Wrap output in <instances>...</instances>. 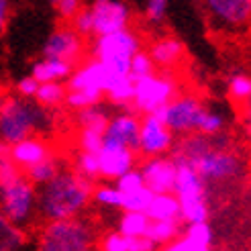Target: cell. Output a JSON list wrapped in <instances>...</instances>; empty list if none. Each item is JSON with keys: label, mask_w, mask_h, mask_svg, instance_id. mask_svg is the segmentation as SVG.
Here are the masks:
<instances>
[{"label": "cell", "mask_w": 251, "mask_h": 251, "mask_svg": "<svg viewBox=\"0 0 251 251\" xmlns=\"http://www.w3.org/2000/svg\"><path fill=\"white\" fill-rule=\"evenodd\" d=\"M170 155L176 164L194 168L208 188L212 184H235L247 174V157L227 133L215 137L200 133L178 137Z\"/></svg>", "instance_id": "cell-1"}, {"label": "cell", "mask_w": 251, "mask_h": 251, "mask_svg": "<svg viewBox=\"0 0 251 251\" xmlns=\"http://www.w3.org/2000/svg\"><path fill=\"white\" fill-rule=\"evenodd\" d=\"M94 182L72 168H64L47 184L37 188V210L41 221H64L82 217L92 202Z\"/></svg>", "instance_id": "cell-2"}, {"label": "cell", "mask_w": 251, "mask_h": 251, "mask_svg": "<svg viewBox=\"0 0 251 251\" xmlns=\"http://www.w3.org/2000/svg\"><path fill=\"white\" fill-rule=\"evenodd\" d=\"M55 129L53 110L41 106L35 98L19 94L2 96L0 102V141L6 147L31 135L47 137Z\"/></svg>", "instance_id": "cell-3"}, {"label": "cell", "mask_w": 251, "mask_h": 251, "mask_svg": "<svg viewBox=\"0 0 251 251\" xmlns=\"http://www.w3.org/2000/svg\"><path fill=\"white\" fill-rule=\"evenodd\" d=\"M98 229L90 219L43 221L35 251H98Z\"/></svg>", "instance_id": "cell-4"}, {"label": "cell", "mask_w": 251, "mask_h": 251, "mask_svg": "<svg viewBox=\"0 0 251 251\" xmlns=\"http://www.w3.org/2000/svg\"><path fill=\"white\" fill-rule=\"evenodd\" d=\"M143 49V37L135 29L127 27L115 33H106L92 39L90 55L102 61L112 76H131V59Z\"/></svg>", "instance_id": "cell-5"}, {"label": "cell", "mask_w": 251, "mask_h": 251, "mask_svg": "<svg viewBox=\"0 0 251 251\" xmlns=\"http://www.w3.org/2000/svg\"><path fill=\"white\" fill-rule=\"evenodd\" d=\"M174 196L180 202V217L182 223H202L210 217L208 204V186L196 174L194 168L178 164V174L174 182Z\"/></svg>", "instance_id": "cell-6"}, {"label": "cell", "mask_w": 251, "mask_h": 251, "mask_svg": "<svg viewBox=\"0 0 251 251\" xmlns=\"http://www.w3.org/2000/svg\"><path fill=\"white\" fill-rule=\"evenodd\" d=\"M0 210L23 229L35 227L39 210H37V186L23 172L10 182L0 186Z\"/></svg>", "instance_id": "cell-7"}, {"label": "cell", "mask_w": 251, "mask_h": 251, "mask_svg": "<svg viewBox=\"0 0 251 251\" xmlns=\"http://www.w3.org/2000/svg\"><path fill=\"white\" fill-rule=\"evenodd\" d=\"M208 27L219 35H245L251 31V0H198Z\"/></svg>", "instance_id": "cell-8"}, {"label": "cell", "mask_w": 251, "mask_h": 251, "mask_svg": "<svg viewBox=\"0 0 251 251\" xmlns=\"http://www.w3.org/2000/svg\"><path fill=\"white\" fill-rule=\"evenodd\" d=\"M180 94V80L172 70H155L153 74L135 80V96L131 110L139 115H151Z\"/></svg>", "instance_id": "cell-9"}, {"label": "cell", "mask_w": 251, "mask_h": 251, "mask_svg": "<svg viewBox=\"0 0 251 251\" xmlns=\"http://www.w3.org/2000/svg\"><path fill=\"white\" fill-rule=\"evenodd\" d=\"M204 100L196 96V94H176L166 106H161L157 112H151V115H157L161 121L166 123V127L176 135V137H184L196 133L198 127V119L204 110Z\"/></svg>", "instance_id": "cell-10"}, {"label": "cell", "mask_w": 251, "mask_h": 251, "mask_svg": "<svg viewBox=\"0 0 251 251\" xmlns=\"http://www.w3.org/2000/svg\"><path fill=\"white\" fill-rule=\"evenodd\" d=\"M88 8L92 15V39L131 27L133 10L127 0H90Z\"/></svg>", "instance_id": "cell-11"}, {"label": "cell", "mask_w": 251, "mask_h": 251, "mask_svg": "<svg viewBox=\"0 0 251 251\" xmlns=\"http://www.w3.org/2000/svg\"><path fill=\"white\" fill-rule=\"evenodd\" d=\"M41 55L78 66L82 59H86V39L74 31L70 25H61L47 35L41 47Z\"/></svg>", "instance_id": "cell-12"}, {"label": "cell", "mask_w": 251, "mask_h": 251, "mask_svg": "<svg viewBox=\"0 0 251 251\" xmlns=\"http://www.w3.org/2000/svg\"><path fill=\"white\" fill-rule=\"evenodd\" d=\"M176 137L166 123L157 115H141L139 127V141H137V153L139 157H155V155H170Z\"/></svg>", "instance_id": "cell-13"}, {"label": "cell", "mask_w": 251, "mask_h": 251, "mask_svg": "<svg viewBox=\"0 0 251 251\" xmlns=\"http://www.w3.org/2000/svg\"><path fill=\"white\" fill-rule=\"evenodd\" d=\"M96 157H98L100 178L108 182H115L119 176L137 168V164H139V153L135 149L123 145L119 141H112V139L102 141V145L96 151Z\"/></svg>", "instance_id": "cell-14"}, {"label": "cell", "mask_w": 251, "mask_h": 251, "mask_svg": "<svg viewBox=\"0 0 251 251\" xmlns=\"http://www.w3.org/2000/svg\"><path fill=\"white\" fill-rule=\"evenodd\" d=\"M137 168H139V172L143 176L145 186L153 194L174 190L176 174H178V164H176V159L172 155L143 157L139 164H137Z\"/></svg>", "instance_id": "cell-15"}, {"label": "cell", "mask_w": 251, "mask_h": 251, "mask_svg": "<svg viewBox=\"0 0 251 251\" xmlns=\"http://www.w3.org/2000/svg\"><path fill=\"white\" fill-rule=\"evenodd\" d=\"M110 78H115V76L102 66V61H98L96 57L90 55L88 59H82L72 70L70 78L66 80V88L68 90H90V92L104 94Z\"/></svg>", "instance_id": "cell-16"}, {"label": "cell", "mask_w": 251, "mask_h": 251, "mask_svg": "<svg viewBox=\"0 0 251 251\" xmlns=\"http://www.w3.org/2000/svg\"><path fill=\"white\" fill-rule=\"evenodd\" d=\"M51 153H55V147L47 141V137H41V135H31L27 139H21L6 147V155L21 172L39 164V161H43Z\"/></svg>", "instance_id": "cell-17"}, {"label": "cell", "mask_w": 251, "mask_h": 251, "mask_svg": "<svg viewBox=\"0 0 251 251\" xmlns=\"http://www.w3.org/2000/svg\"><path fill=\"white\" fill-rule=\"evenodd\" d=\"M139 127H141V115L131 108H121L115 115H110L108 127L104 133V139L119 141L137 151V141H139Z\"/></svg>", "instance_id": "cell-18"}, {"label": "cell", "mask_w": 251, "mask_h": 251, "mask_svg": "<svg viewBox=\"0 0 251 251\" xmlns=\"http://www.w3.org/2000/svg\"><path fill=\"white\" fill-rule=\"evenodd\" d=\"M149 57L153 59L155 68L159 70H172L184 59V45L180 39H176L172 35L157 37L151 41V45L147 47Z\"/></svg>", "instance_id": "cell-19"}, {"label": "cell", "mask_w": 251, "mask_h": 251, "mask_svg": "<svg viewBox=\"0 0 251 251\" xmlns=\"http://www.w3.org/2000/svg\"><path fill=\"white\" fill-rule=\"evenodd\" d=\"M76 66L68 64V61H61V59H51V57H41L39 61H35L31 66V76L39 82H66L70 78L72 70Z\"/></svg>", "instance_id": "cell-20"}, {"label": "cell", "mask_w": 251, "mask_h": 251, "mask_svg": "<svg viewBox=\"0 0 251 251\" xmlns=\"http://www.w3.org/2000/svg\"><path fill=\"white\" fill-rule=\"evenodd\" d=\"M180 237L184 241L186 251H212V245H215V233H212L208 221L186 223Z\"/></svg>", "instance_id": "cell-21"}, {"label": "cell", "mask_w": 251, "mask_h": 251, "mask_svg": "<svg viewBox=\"0 0 251 251\" xmlns=\"http://www.w3.org/2000/svg\"><path fill=\"white\" fill-rule=\"evenodd\" d=\"M133 96H135V80L131 76H115L106 84L104 98L119 108H131Z\"/></svg>", "instance_id": "cell-22"}, {"label": "cell", "mask_w": 251, "mask_h": 251, "mask_svg": "<svg viewBox=\"0 0 251 251\" xmlns=\"http://www.w3.org/2000/svg\"><path fill=\"white\" fill-rule=\"evenodd\" d=\"M27 241V229L15 225L0 210V251H23Z\"/></svg>", "instance_id": "cell-23"}, {"label": "cell", "mask_w": 251, "mask_h": 251, "mask_svg": "<svg viewBox=\"0 0 251 251\" xmlns=\"http://www.w3.org/2000/svg\"><path fill=\"white\" fill-rule=\"evenodd\" d=\"M64 168H66V159L61 157L59 151H55V153H51L49 157H45L43 161H39V164H35V166H31L29 170H25L23 174L27 176V178H29L37 188H39V186L47 184L49 180L53 178V176H57Z\"/></svg>", "instance_id": "cell-24"}, {"label": "cell", "mask_w": 251, "mask_h": 251, "mask_svg": "<svg viewBox=\"0 0 251 251\" xmlns=\"http://www.w3.org/2000/svg\"><path fill=\"white\" fill-rule=\"evenodd\" d=\"M108 119H110V112L104 106L94 104V106L76 110V119H74V123H76V127L82 129V131H92V133L104 135L106 127H108Z\"/></svg>", "instance_id": "cell-25"}, {"label": "cell", "mask_w": 251, "mask_h": 251, "mask_svg": "<svg viewBox=\"0 0 251 251\" xmlns=\"http://www.w3.org/2000/svg\"><path fill=\"white\" fill-rule=\"evenodd\" d=\"M145 215L149 221H161V219H182L180 217V202L174 196V192H161L153 194Z\"/></svg>", "instance_id": "cell-26"}, {"label": "cell", "mask_w": 251, "mask_h": 251, "mask_svg": "<svg viewBox=\"0 0 251 251\" xmlns=\"http://www.w3.org/2000/svg\"><path fill=\"white\" fill-rule=\"evenodd\" d=\"M182 219H161V221H149V227L145 231V237L151 239L157 247L170 243L182 233Z\"/></svg>", "instance_id": "cell-27"}, {"label": "cell", "mask_w": 251, "mask_h": 251, "mask_svg": "<svg viewBox=\"0 0 251 251\" xmlns=\"http://www.w3.org/2000/svg\"><path fill=\"white\" fill-rule=\"evenodd\" d=\"M227 127H229V117H227V112L221 110V108L204 106L202 115H200V119H198L196 133L206 135V137H215V135L227 133Z\"/></svg>", "instance_id": "cell-28"}, {"label": "cell", "mask_w": 251, "mask_h": 251, "mask_svg": "<svg viewBox=\"0 0 251 251\" xmlns=\"http://www.w3.org/2000/svg\"><path fill=\"white\" fill-rule=\"evenodd\" d=\"M66 94H68L66 82H45V84H39L35 100L49 110H57L59 106H64Z\"/></svg>", "instance_id": "cell-29"}, {"label": "cell", "mask_w": 251, "mask_h": 251, "mask_svg": "<svg viewBox=\"0 0 251 251\" xmlns=\"http://www.w3.org/2000/svg\"><path fill=\"white\" fill-rule=\"evenodd\" d=\"M147 227H149V217L145 212H137V210H123L121 219L117 221V231L123 233L125 237L145 235Z\"/></svg>", "instance_id": "cell-30"}, {"label": "cell", "mask_w": 251, "mask_h": 251, "mask_svg": "<svg viewBox=\"0 0 251 251\" xmlns=\"http://www.w3.org/2000/svg\"><path fill=\"white\" fill-rule=\"evenodd\" d=\"M225 88H227L229 98L239 106L241 102H245V100L251 96V74L231 72L227 76V82H225Z\"/></svg>", "instance_id": "cell-31"}, {"label": "cell", "mask_w": 251, "mask_h": 251, "mask_svg": "<svg viewBox=\"0 0 251 251\" xmlns=\"http://www.w3.org/2000/svg\"><path fill=\"white\" fill-rule=\"evenodd\" d=\"M92 202L102 206V208H110V210H123V192L115 184H94L92 190Z\"/></svg>", "instance_id": "cell-32"}, {"label": "cell", "mask_w": 251, "mask_h": 251, "mask_svg": "<svg viewBox=\"0 0 251 251\" xmlns=\"http://www.w3.org/2000/svg\"><path fill=\"white\" fill-rule=\"evenodd\" d=\"M72 170L84 176L86 180H92L96 182L100 178V174H98V157L96 153L92 151H82V149H76V153H74L72 157Z\"/></svg>", "instance_id": "cell-33"}, {"label": "cell", "mask_w": 251, "mask_h": 251, "mask_svg": "<svg viewBox=\"0 0 251 251\" xmlns=\"http://www.w3.org/2000/svg\"><path fill=\"white\" fill-rule=\"evenodd\" d=\"M104 94L100 92H90V90H68L66 100H64V106H68L70 110H82L88 106H94L102 102Z\"/></svg>", "instance_id": "cell-34"}, {"label": "cell", "mask_w": 251, "mask_h": 251, "mask_svg": "<svg viewBox=\"0 0 251 251\" xmlns=\"http://www.w3.org/2000/svg\"><path fill=\"white\" fill-rule=\"evenodd\" d=\"M170 4H172V0H145V4H143L145 21L151 25V27H159V25H164V21L168 17Z\"/></svg>", "instance_id": "cell-35"}, {"label": "cell", "mask_w": 251, "mask_h": 251, "mask_svg": "<svg viewBox=\"0 0 251 251\" xmlns=\"http://www.w3.org/2000/svg\"><path fill=\"white\" fill-rule=\"evenodd\" d=\"M153 198V192L147 186H143L141 190H135L129 194H123V210H137V212H145L149 202Z\"/></svg>", "instance_id": "cell-36"}, {"label": "cell", "mask_w": 251, "mask_h": 251, "mask_svg": "<svg viewBox=\"0 0 251 251\" xmlns=\"http://www.w3.org/2000/svg\"><path fill=\"white\" fill-rule=\"evenodd\" d=\"M98 251H129V237L117 229L106 231L104 235H98Z\"/></svg>", "instance_id": "cell-37"}, {"label": "cell", "mask_w": 251, "mask_h": 251, "mask_svg": "<svg viewBox=\"0 0 251 251\" xmlns=\"http://www.w3.org/2000/svg\"><path fill=\"white\" fill-rule=\"evenodd\" d=\"M157 68L153 64V59L149 57L147 49H141V51H137L131 59V78L137 80V78H143V76H149V74H153Z\"/></svg>", "instance_id": "cell-38"}, {"label": "cell", "mask_w": 251, "mask_h": 251, "mask_svg": "<svg viewBox=\"0 0 251 251\" xmlns=\"http://www.w3.org/2000/svg\"><path fill=\"white\" fill-rule=\"evenodd\" d=\"M70 27L76 31L78 35H82L84 39H92L94 35V29H92V15H90V8H88L86 4L74 15V19L68 23Z\"/></svg>", "instance_id": "cell-39"}, {"label": "cell", "mask_w": 251, "mask_h": 251, "mask_svg": "<svg viewBox=\"0 0 251 251\" xmlns=\"http://www.w3.org/2000/svg\"><path fill=\"white\" fill-rule=\"evenodd\" d=\"M115 186L123 194H129V192H135V190H141V188L145 186V182H143V176H141L139 168H133L129 172H125L123 176H119V178L115 180Z\"/></svg>", "instance_id": "cell-40"}, {"label": "cell", "mask_w": 251, "mask_h": 251, "mask_svg": "<svg viewBox=\"0 0 251 251\" xmlns=\"http://www.w3.org/2000/svg\"><path fill=\"white\" fill-rule=\"evenodd\" d=\"M239 133H241V139H243V143L251 149V96L245 100V102H241L239 106Z\"/></svg>", "instance_id": "cell-41"}, {"label": "cell", "mask_w": 251, "mask_h": 251, "mask_svg": "<svg viewBox=\"0 0 251 251\" xmlns=\"http://www.w3.org/2000/svg\"><path fill=\"white\" fill-rule=\"evenodd\" d=\"M102 141H104V135H100V133L82 131V129H78V133H76V143H78V149H82V151L96 153L100 145H102Z\"/></svg>", "instance_id": "cell-42"}, {"label": "cell", "mask_w": 251, "mask_h": 251, "mask_svg": "<svg viewBox=\"0 0 251 251\" xmlns=\"http://www.w3.org/2000/svg\"><path fill=\"white\" fill-rule=\"evenodd\" d=\"M82 6H84V0H55L53 2L55 15L66 23H70L74 19V15H76Z\"/></svg>", "instance_id": "cell-43"}, {"label": "cell", "mask_w": 251, "mask_h": 251, "mask_svg": "<svg viewBox=\"0 0 251 251\" xmlns=\"http://www.w3.org/2000/svg\"><path fill=\"white\" fill-rule=\"evenodd\" d=\"M19 174H21V170L15 164H12V159L6 153H0V186L10 182Z\"/></svg>", "instance_id": "cell-44"}, {"label": "cell", "mask_w": 251, "mask_h": 251, "mask_svg": "<svg viewBox=\"0 0 251 251\" xmlns=\"http://www.w3.org/2000/svg\"><path fill=\"white\" fill-rule=\"evenodd\" d=\"M15 88H17V94H19V96H23V98H35L37 90H39V82H37V80L31 76V74H29V76L21 78Z\"/></svg>", "instance_id": "cell-45"}, {"label": "cell", "mask_w": 251, "mask_h": 251, "mask_svg": "<svg viewBox=\"0 0 251 251\" xmlns=\"http://www.w3.org/2000/svg\"><path fill=\"white\" fill-rule=\"evenodd\" d=\"M157 245L147 239L145 235H139V237H129V251H155Z\"/></svg>", "instance_id": "cell-46"}, {"label": "cell", "mask_w": 251, "mask_h": 251, "mask_svg": "<svg viewBox=\"0 0 251 251\" xmlns=\"http://www.w3.org/2000/svg\"><path fill=\"white\" fill-rule=\"evenodd\" d=\"M10 15H12V0H0V37L8 29Z\"/></svg>", "instance_id": "cell-47"}, {"label": "cell", "mask_w": 251, "mask_h": 251, "mask_svg": "<svg viewBox=\"0 0 251 251\" xmlns=\"http://www.w3.org/2000/svg\"><path fill=\"white\" fill-rule=\"evenodd\" d=\"M0 153H6V145L2 141H0Z\"/></svg>", "instance_id": "cell-48"}, {"label": "cell", "mask_w": 251, "mask_h": 251, "mask_svg": "<svg viewBox=\"0 0 251 251\" xmlns=\"http://www.w3.org/2000/svg\"><path fill=\"white\" fill-rule=\"evenodd\" d=\"M47 2H49V4H51V6H53V2H55V0H47Z\"/></svg>", "instance_id": "cell-49"}, {"label": "cell", "mask_w": 251, "mask_h": 251, "mask_svg": "<svg viewBox=\"0 0 251 251\" xmlns=\"http://www.w3.org/2000/svg\"><path fill=\"white\" fill-rule=\"evenodd\" d=\"M0 102H2V96H0Z\"/></svg>", "instance_id": "cell-50"}]
</instances>
